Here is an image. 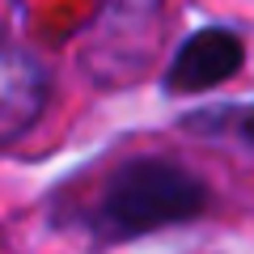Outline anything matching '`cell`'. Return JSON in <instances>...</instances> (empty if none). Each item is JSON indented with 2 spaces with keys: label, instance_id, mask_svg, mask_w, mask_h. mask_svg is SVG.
<instances>
[{
  "label": "cell",
  "instance_id": "2",
  "mask_svg": "<svg viewBox=\"0 0 254 254\" xmlns=\"http://www.w3.org/2000/svg\"><path fill=\"white\" fill-rule=\"evenodd\" d=\"M47 106V72L26 51L0 43V148L17 144Z\"/></svg>",
  "mask_w": 254,
  "mask_h": 254
},
{
  "label": "cell",
  "instance_id": "3",
  "mask_svg": "<svg viewBox=\"0 0 254 254\" xmlns=\"http://www.w3.org/2000/svg\"><path fill=\"white\" fill-rule=\"evenodd\" d=\"M237 68H242L237 34H229V30H199V34H190L178 47L165 85L174 93H199V89H212V85L229 81Z\"/></svg>",
  "mask_w": 254,
  "mask_h": 254
},
{
  "label": "cell",
  "instance_id": "1",
  "mask_svg": "<svg viewBox=\"0 0 254 254\" xmlns=\"http://www.w3.org/2000/svg\"><path fill=\"white\" fill-rule=\"evenodd\" d=\"M203 203H208L203 182L190 178L182 165L140 157L110 178L98 225L110 237H136V233H153L161 225L199 216Z\"/></svg>",
  "mask_w": 254,
  "mask_h": 254
},
{
  "label": "cell",
  "instance_id": "4",
  "mask_svg": "<svg viewBox=\"0 0 254 254\" xmlns=\"http://www.w3.org/2000/svg\"><path fill=\"white\" fill-rule=\"evenodd\" d=\"M246 136H250V140H254V115H250V119H246Z\"/></svg>",
  "mask_w": 254,
  "mask_h": 254
}]
</instances>
